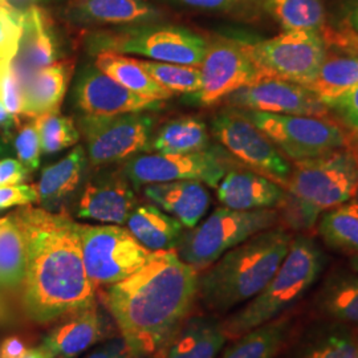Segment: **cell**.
<instances>
[{
  "label": "cell",
  "instance_id": "25",
  "mask_svg": "<svg viewBox=\"0 0 358 358\" xmlns=\"http://www.w3.org/2000/svg\"><path fill=\"white\" fill-rule=\"evenodd\" d=\"M289 358H358V337L350 327L322 321L308 328Z\"/></svg>",
  "mask_w": 358,
  "mask_h": 358
},
{
  "label": "cell",
  "instance_id": "44",
  "mask_svg": "<svg viewBox=\"0 0 358 358\" xmlns=\"http://www.w3.org/2000/svg\"><path fill=\"white\" fill-rule=\"evenodd\" d=\"M85 358H141L131 352L124 338L115 337L97 346Z\"/></svg>",
  "mask_w": 358,
  "mask_h": 358
},
{
  "label": "cell",
  "instance_id": "49",
  "mask_svg": "<svg viewBox=\"0 0 358 358\" xmlns=\"http://www.w3.org/2000/svg\"><path fill=\"white\" fill-rule=\"evenodd\" d=\"M16 124H17L16 118L6 109V106L0 101V129H3L6 133H10L11 128Z\"/></svg>",
  "mask_w": 358,
  "mask_h": 358
},
{
  "label": "cell",
  "instance_id": "52",
  "mask_svg": "<svg viewBox=\"0 0 358 358\" xmlns=\"http://www.w3.org/2000/svg\"><path fill=\"white\" fill-rule=\"evenodd\" d=\"M23 358H48V356L38 346V348L29 349V350L27 352L26 356Z\"/></svg>",
  "mask_w": 358,
  "mask_h": 358
},
{
  "label": "cell",
  "instance_id": "8",
  "mask_svg": "<svg viewBox=\"0 0 358 358\" xmlns=\"http://www.w3.org/2000/svg\"><path fill=\"white\" fill-rule=\"evenodd\" d=\"M243 115L287 159L294 162L316 158L350 145L345 130L327 117L271 115L254 110H244Z\"/></svg>",
  "mask_w": 358,
  "mask_h": 358
},
{
  "label": "cell",
  "instance_id": "34",
  "mask_svg": "<svg viewBox=\"0 0 358 358\" xmlns=\"http://www.w3.org/2000/svg\"><path fill=\"white\" fill-rule=\"evenodd\" d=\"M319 234L334 250L358 254V202H346L321 214Z\"/></svg>",
  "mask_w": 358,
  "mask_h": 358
},
{
  "label": "cell",
  "instance_id": "55",
  "mask_svg": "<svg viewBox=\"0 0 358 358\" xmlns=\"http://www.w3.org/2000/svg\"><path fill=\"white\" fill-rule=\"evenodd\" d=\"M0 152H1V146H0Z\"/></svg>",
  "mask_w": 358,
  "mask_h": 358
},
{
  "label": "cell",
  "instance_id": "41",
  "mask_svg": "<svg viewBox=\"0 0 358 358\" xmlns=\"http://www.w3.org/2000/svg\"><path fill=\"white\" fill-rule=\"evenodd\" d=\"M22 16L23 13L15 10H0V59H13L22 32Z\"/></svg>",
  "mask_w": 358,
  "mask_h": 358
},
{
  "label": "cell",
  "instance_id": "46",
  "mask_svg": "<svg viewBox=\"0 0 358 358\" xmlns=\"http://www.w3.org/2000/svg\"><path fill=\"white\" fill-rule=\"evenodd\" d=\"M28 350L26 343L20 337L13 336L0 344V358H23Z\"/></svg>",
  "mask_w": 358,
  "mask_h": 358
},
{
  "label": "cell",
  "instance_id": "13",
  "mask_svg": "<svg viewBox=\"0 0 358 358\" xmlns=\"http://www.w3.org/2000/svg\"><path fill=\"white\" fill-rule=\"evenodd\" d=\"M199 71L201 90L194 96L202 105L219 103L263 77L247 51L245 43L227 38L207 44Z\"/></svg>",
  "mask_w": 358,
  "mask_h": 358
},
{
  "label": "cell",
  "instance_id": "26",
  "mask_svg": "<svg viewBox=\"0 0 358 358\" xmlns=\"http://www.w3.org/2000/svg\"><path fill=\"white\" fill-rule=\"evenodd\" d=\"M87 165L83 146H76L71 153L52 166L45 167L38 179V203L43 208L62 213L66 201L75 194Z\"/></svg>",
  "mask_w": 358,
  "mask_h": 358
},
{
  "label": "cell",
  "instance_id": "23",
  "mask_svg": "<svg viewBox=\"0 0 358 358\" xmlns=\"http://www.w3.org/2000/svg\"><path fill=\"white\" fill-rule=\"evenodd\" d=\"M65 13L81 24H141L159 16L148 0H71Z\"/></svg>",
  "mask_w": 358,
  "mask_h": 358
},
{
  "label": "cell",
  "instance_id": "17",
  "mask_svg": "<svg viewBox=\"0 0 358 358\" xmlns=\"http://www.w3.org/2000/svg\"><path fill=\"white\" fill-rule=\"evenodd\" d=\"M59 55V38L50 15L38 6L28 8L22 16L19 44L11 60L20 87L23 88L43 68L56 63Z\"/></svg>",
  "mask_w": 358,
  "mask_h": 358
},
{
  "label": "cell",
  "instance_id": "27",
  "mask_svg": "<svg viewBox=\"0 0 358 358\" xmlns=\"http://www.w3.org/2000/svg\"><path fill=\"white\" fill-rule=\"evenodd\" d=\"M129 232L152 252L177 250L183 224L155 205H137L127 220Z\"/></svg>",
  "mask_w": 358,
  "mask_h": 358
},
{
  "label": "cell",
  "instance_id": "2",
  "mask_svg": "<svg viewBox=\"0 0 358 358\" xmlns=\"http://www.w3.org/2000/svg\"><path fill=\"white\" fill-rule=\"evenodd\" d=\"M199 272L176 250L148 262L105 291V306L121 337L138 357L157 356L189 317L198 299Z\"/></svg>",
  "mask_w": 358,
  "mask_h": 358
},
{
  "label": "cell",
  "instance_id": "14",
  "mask_svg": "<svg viewBox=\"0 0 358 358\" xmlns=\"http://www.w3.org/2000/svg\"><path fill=\"white\" fill-rule=\"evenodd\" d=\"M124 173L136 186L198 180L217 187L227 171L217 154L203 150L190 154H142L129 159Z\"/></svg>",
  "mask_w": 358,
  "mask_h": 358
},
{
  "label": "cell",
  "instance_id": "20",
  "mask_svg": "<svg viewBox=\"0 0 358 358\" xmlns=\"http://www.w3.org/2000/svg\"><path fill=\"white\" fill-rule=\"evenodd\" d=\"M145 196L189 230L201 223L211 202L205 183L198 180L148 185L145 187Z\"/></svg>",
  "mask_w": 358,
  "mask_h": 358
},
{
  "label": "cell",
  "instance_id": "28",
  "mask_svg": "<svg viewBox=\"0 0 358 358\" xmlns=\"http://www.w3.org/2000/svg\"><path fill=\"white\" fill-rule=\"evenodd\" d=\"M315 307L327 320L358 327V273L334 271L315 297Z\"/></svg>",
  "mask_w": 358,
  "mask_h": 358
},
{
  "label": "cell",
  "instance_id": "45",
  "mask_svg": "<svg viewBox=\"0 0 358 358\" xmlns=\"http://www.w3.org/2000/svg\"><path fill=\"white\" fill-rule=\"evenodd\" d=\"M28 170L19 159L7 158L0 161V186L23 183L28 177Z\"/></svg>",
  "mask_w": 358,
  "mask_h": 358
},
{
  "label": "cell",
  "instance_id": "5",
  "mask_svg": "<svg viewBox=\"0 0 358 358\" xmlns=\"http://www.w3.org/2000/svg\"><path fill=\"white\" fill-rule=\"evenodd\" d=\"M284 192L317 215L350 202L358 194V149L348 145L294 162Z\"/></svg>",
  "mask_w": 358,
  "mask_h": 358
},
{
  "label": "cell",
  "instance_id": "48",
  "mask_svg": "<svg viewBox=\"0 0 358 358\" xmlns=\"http://www.w3.org/2000/svg\"><path fill=\"white\" fill-rule=\"evenodd\" d=\"M16 321V315L7 299L0 294V327H10Z\"/></svg>",
  "mask_w": 358,
  "mask_h": 358
},
{
  "label": "cell",
  "instance_id": "40",
  "mask_svg": "<svg viewBox=\"0 0 358 358\" xmlns=\"http://www.w3.org/2000/svg\"><path fill=\"white\" fill-rule=\"evenodd\" d=\"M15 149L19 161L28 171H34L38 169L40 165L41 145L35 122L26 124L20 128L15 140Z\"/></svg>",
  "mask_w": 358,
  "mask_h": 358
},
{
  "label": "cell",
  "instance_id": "1",
  "mask_svg": "<svg viewBox=\"0 0 358 358\" xmlns=\"http://www.w3.org/2000/svg\"><path fill=\"white\" fill-rule=\"evenodd\" d=\"M10 217L26 243L23 307L38 324H50L96 303V284L84 267L78 223L65 213L22 206Z\"/></svg>",
  "mask_w": 358,
  "mask_h": 358
},
{
  "label": "cell",
  "instance_id": "3",
  "mask_svg": "<svg viewBox=\"0 0 358 358\" xmlns=\"http://www.w3.org/2000/svg\"><path fill=\"white\" fill-rule=\"evenodd\" d=\"M292 235L280 226L251 236L198 278V299L213 313H227L252 300L273 278L287 255Z\"/></svg>",
  "mask_w": 358,
  "mask_h": 358
},
{
  "label": "cell",
  "instance_id": "12",
  "mask_svg": "<svg viewBox=\"0 0 358 358\" xmlns=\"http://www.w3.org/2000/svg\"><path fill=\"white\" fill-rule=\"evenodd\" d=\"M90 161L94 165L115 162L145 150L153 120L142 113L85 115L78 122Z\"/></svg>",
  "mask_w": 358,
  "mask_h": 358
},
{
  "label": "cell",
  "instance_id": "38",
  "mask_svg": "<svg viewBox=\"0 0 358 358\" xmlns=\"http://www.w3.org/2000/svg\"><path fill=\"white\" fill-rule=\"evenodd\" d=\"M11 60V57L0 59V101L19 122L23 105L22 87L17 77L13 73Z\"/></svg>",
  "mask_w": 358,
  "mask_h": 358
},
{
  "label": "cell",
  "instance_id": "11",
  "mask_svg": "<svg viewBox=\"0 0 358 358\" xmlns=\"http://www.w3.org/2000/svg\"><path fill=\"white\" fill-rule=\"evenodd\" d=\"M213 133L235 158L284 189L292 170L289 161L243 112L217 115L213 120Z\"/></svg>",
  "mask_w": 358,
  "mask_h": 358
},
{
  "label": "cell",
  "instance_id": "6",
  "mask_svg": "<svg viewBox=\"0 0 358 358\" xmlns=\"http://www.w3.org/2000/svg\"><path fill=\"white\" fill-rule=\"evenodd\" d=\"M279 220V211L273 208L241 211L220 207L185 231L176 251L185 263L202 272L251 236L275 227Z\"/></svg>",
  "mask_w": 358,
  "mask_h": 358
},
{
  "label": "cell",
  "instance_id": "7",
  "mask_svg": "<svg viewBox=\"0 0 358 358\" xmlns=\"http://www.w3.org/2000/svg\"><path fill=\"white\" fill-rule=\"evenodd\" d=\"M90 48L130 53L170 64L201 66L207 43L199 35L182 27H137L122 32H101L93 35Z\"/></svg>",
  "mask_w": 358,
  "mask_h": 358
},
{
  "label": "cell",
  "instance_id": "43",
  "mask_svg": "<svg viewBox=\"0 0 358 358\" xmlns=\"http://www.w3.org/2000/svg\"><path fill=\"white\" fill-rule=\"evenodd\" d=\"M321 34L327 45L338 48V51L345 52L348 55L358 56V35L348 27L340 29L324 28Z\"/></svg>",
  "mask_w": 358,
  "mask_h": 358
},
{
  "label": "cell",
  "instance_id": "21",
  "mask_svg": "<svg viewBox=\"0 0 358 358\" xmlns=\"http://www.w3.org/2000/svg\"><path fill=\"white\" fill-rule=\"evenodd\" d=\"M227 336L214 316H192L161 349L157 358H217Z\"/></svg>",
  "mask_w": 358,
  "mask_h": 358
},
{
  "label": "cell",
  "instance_id": "54",
  "mask_svg": "<svg viewBox=\"0 0 358 358\" xmlns=\"http://www.w3.org/2000/svg\"><path fill=\"white\" fill-rule=\"evenodd\" d=\"M1 8H10V10H13L7 3H6V0H0V10Z\"/></svg>",
  "mask_w": 358,
  "mask_h": 358
},
{
  "label": "cell",
  "instance_id": "10",
  "mask_svg": "<svg viewBox=\"0 0 358 358\" xmlns=\"http://www.w3.org/2000/svg\"><path fill=\"white\" fill-rule=\"evenodd\" d=\"M84 267L97 285H113L133 275L148 262L152 251L118 224L90 226L78 223Z\"/></svg>",
  "mask_w": 358,
  "mask_h": 358
},
{
  "label": "cell",
  "instance_id": "51",
  "mask_svg": "<svg viewBox=\"0 0 358 358\" xmlns=\"http://www.w3.org/2000/svg\"><path fill=\"white\" fill-rule=\"evenodd\" d=\"M358 35V0L346 15V26Z\"/></svg>",
  "mask_w": 358,
  "mask_h": 358
},
{
  "label": "cell",
  "instance_id": "29",
  "mask_svg": "<svg viewBox=\"0 0 358 358\" xmlns=\"http://www.w3.org/2000/svg\"><path fill=\"white\" fill-rule=\"evenodd\" d=\"M292 331L294 319L282 315L234 338L219 358H276L288 344Z\"/></svg>",
  "mask_w": 358,
  "mask_h": 358
},
{
  "label": "cell",
  "instance_id": "31",
  "mask_svg": "<svg viewBox=\"0 0 358 358\" xmlns=\"http://www.w3.org/2000/svg\"><path fill=\"white\" fill-rule=\"evenodd\" d=\"M282 31H316L325 28L322 0H257Z\"/></svg>",
  "mask_w": 358,
  "mask_h": 358
},
{
  "label": "cell",
  "instance_id": "24",
  "mask_svg": "<svg viewBox=\"0 0 358 358\" xmlns=\"http://www.w3.org/2000/svg\"><path fill=\"white\" fill-rule=\"evenodd\" d=\"M73 63L56 62L43 68L22 88V115L38 118L48 113H57L64 100Z\"/></svg>",
  "mask_w": 358,
  "mask_h": 358
},
{
  "label": "cell",
  "instance_id": "16",
  "mask_svg": "<svg viewBox=\"0 0 358 358\" xmlns=\"http://www.w3.org/2000/svg\"><path fill=\"white\" fill-rule=\"evenodd\" d=\"M77 106L90 115H115L141 113L159 108L161 101H153L127 90L99 68L87 66L75 87Z\"/></svg>",
  "mask_w": 358,
  "mask_h": 358
},
{
  "label": "cell",
  "instance_id": "42",
  "mask_svg": "<svg viewBox=\"0 0 358 358\" xmlns=\"http://www.w3.org/2000/svg\"><path fill=\"white\" fill-rule=\"evenodd\" d=\"M38 201V190L35 186L26 183L0 186V210L13 206H28Z\"/></svg>",
  "mask_w": 358,
  "mask_h": 358
},
{
  "label": "cell",
  "instance_id": "50",
  "mask_svg": "<svg viewBox=\"0 0 358 358\" xmlns=\"http://www.w3.org/2000/svg\"><path fill=\"white\" fill-rule=\"evenodd\" d=\"M43 0H6V3L17 13H24L28 8L38 6Z\"/></svg>",
  "mask_w": 358,
  "mask_h": 358
},
{
  "label": "cell",
  "instance_id": "18",
  "mask_svg": "<svg viewBox=\"0 0 358 358\" xmlns=\"http://www.w3.org/2000/svg\"><path fill=\"white\" fill-rule=\"evenodd\" d=\"M60 320L38 345L48 358L78 357L100 344L109 332V322L97 303Z\"/></svg>",
  "mask_w": 358,
  "mask_h": 358
},
{
  "label": "cell",
  "instance_id": "19",
  "mask_svg": "<svg viewBox=\"0 0 358 358\" xmlns=\"http://www.w3.org/2000/svg\"><path fill=\"white\" fill-rule=\"evenodd\" d=\"M138 205L128 180L121 176H106L90 180L77 201L76 215L105 224L127 223Z\"/></svg>",
  "mask_w": 358,
  "mask_h": 358
},
{
  "label": "cell",
  "instance_id": "15",
  "mask_svg": "<svg viewBox=\"0 0 358 358\" xmlns=\"http://www.w3.org/2000/svg\"><path fill=\"white\" fill-rule=\"evenodd\" d=\"M230 103L244 110L271 115L328 117L331 113L320 97L306 87L273 77H262L236 90L231 94Z\"/></svg>",
  "mask_w": 358,
  "mask_h": 358
},
{
  "label": "cell",
  "instance_id": "53",
  "mask_svg": "<svg viewBox=\"0 0 358 358\" xmlns=\"http://www.w3.org/2000/svg\"><path fill=\"white\" fill-rule=\"evenodd\" d=\"M350 267H352V269H353L355 272H357L358 273V254L352 257V260H350Z\"/></svg>",
  "mask_w": 358,
  "mask_h": 358
},
{
  "label": "cell",
  "instance_id": "32",
  "mask_svg": "<svg viewBox=\"0 0 358 358\" xmlns=\"http://www.w3.org/2000/svg\"><path fill=\"white\" fill-rule=\"evenodd\" d=\"M208 133L205 122L195 117L170 121L154 138V150L164 154H190L206 150Z\"/></svg>",
  "mask_w": 358,
  "mask_h": 358
},
{
  "label": "cell",
  "instance_id": "33",
  "mask_svg": "<svg viewBox=\"0 0 358 358\" xmlns=\"http://www.w3.org/2000/svg\"><path fill=\"white\" fill-rule=\"evenodd\" d=\"M26 264V243L22 231L13 217H0V288L23 287Z\"/></svg>",
  "mask_w": 358,
  "mask_h": 358
},
{
  "label": "cell",
  "instance_id": "4",
  "mask_svg": "<svg viewBox=\"0 0 358 358\" xmlns=\"http://www.w3.org/2000/svg\"><path fill=\"white\" fill-rule=\"evenodd\" d=\"M325 259L312 239L294 238L280 267L268 284L223 324L227 338H236L269 321L276 320L294 307L319 280Z\"/></svg>",
  "mask_w": 358,
  "mask_h": 358
},
{
  "label": "cell",
  "instance_id": "30",
  "mask_svg": "<svg viewBox=\"0 0 358 358\" xmlns=\"http://www.w3.org/2000/svg\"><path fill=\"white\" fill-rule=\"evenodd\" d=\"M94 65L118 84L145 99L162 103L173 96L142 68L137 59L117 52L103 51L97 53Z\"/></svg>",
  "mask_w": 358,
  "mask_h": 358
},
{
  "label": "cell",
  "instance_id": "39",
  "mask_svg": "<svg viewBox=\"0 0 358 358\" xmlns=\"http://www.w3.org/2000/svg\"><path fill=\"white\" fill-rule=\"evenodd\" d=\"M322 103L348 130L358 134V85Z\"/></svg>",
  "mask_w": 358,
  "mask_h": 358
},
{
  "label": "cell",
  "instance_id": "47",
  "mask_svg": "<svg viewBox=\"0 0 358 358\" xmlns=\"http://www.w3.org/2000/svg\"><path fill=\"white\" fill-rule=\"evenodd\" d=\"M185 6L201 10H230L243 0H178Z\"/></svg>",
  "mask_w": 358,
  "mask_h": 358
},
{
  "label": "cell",
  "instance_id": "22",
  "mask_svg": "<svg viewBox=\"0 0 358 358\" xmlns=\"http://www.w3.org/2000/svg\"><path fill=\"white\" fill-rule=\"evenodd\" d=\"M217 187L219 202L241 211L278 207L285 194L280 185L254 171H229Z\"/></svg>",
  "mask_w": 358,
  "mask_h": 358
},
{
  "label": "cell",
  "instance_id": "37",
  "mask_svg": "<svg viewBox=\"0 0 358 358\" xmlns=\"http://www.w3.org/2000/svg\"><path fill=\"white\" fill-rule=\"evenodd\" d=\"M41 152L57 153L76 145L80 140V130L72 118L57 113H48L35 118Z\"/></svg>",
  "mask_w": 358,
  "mask_h": 358
},
{
  "label": "cell",
  "instance_id": "35",
  "mask_svg": "<svg viewBox=\"0 0 358 358\" xmlns=\"http://www.w3.org/2000/svg\"><path fill=\"white\" fill-rule=\"evenodd\" d=\"M358 85V56L327 57L321 65L317 76L308 85L307 90L317 94L322 100L338 96Z\"/></svg>",
  "mask_w": 358,
  "mask_h": 358
},
{
  "label": "cell",
  "instance_id": "9",
  "mask_svg": "<svg viewBox=\"0 0 358 358\" xmlns=\"http://www.w3.org/2000/svg\"><path fill=\"white\" fill-rule=\"evenodd\" d=\"M263 77L308 85L317 76L327 56V43L316 31H282L278 36L245 43Z\"/></svg>",
  "mask_w": 358,
  "mask_h": 358
},
{
  "label": "cell",
  "instance_id": "36",
  "mask_svg": "<svg viewBox=\"0 0 358 358\" xmlns=\"http://www.w3.org/2000/svg\"><path fill=\"white\" fill-rule=\"evenodd\" d=\"M142 68L154 80L173 94H195L201 90V71L198 66L170 64L161 62L138 60Z\"/></svg>",
  "mask_w": 358,
  "mask_h": 358
}]
</instances>
